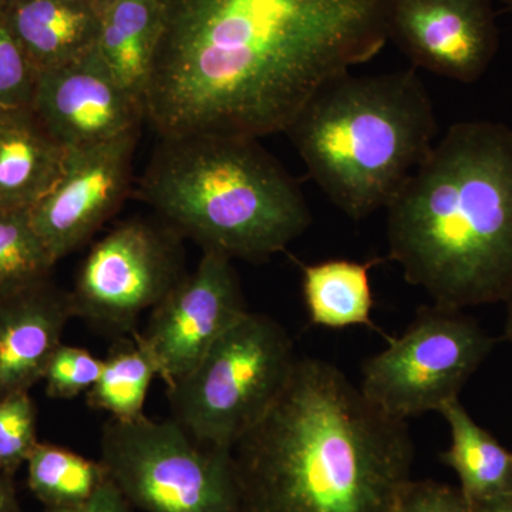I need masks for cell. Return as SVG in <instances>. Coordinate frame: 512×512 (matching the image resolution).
<instances>
[{
	"instance_id": "obj_1",
	"label": "cell",
	"mask_w": 512,
	"mask_h": 512,
	"mask_svg": "<svg viewBox=\"0 0 512 512\" xmlns=\"http://www.w3.org/2000/svg\"><path fill=\"white\" fill-rule=\"evenodd\" d=\"M144 93L160 138L286 133L325 84L377 56L392 0H161Z\"/></svg>"
},
{
	"instance_id": "obj_2",
	"label": "cell",
	"mask_w": 512,
	"mask_h": 512,
	"mask_svg": "<svg viewBox=\"0 0 512 512\" xmlns=\"http://www.w3.org/2000/svg\"><path fill=\"white\" fill-rule=\"evenodd\" d=\"M238 512H393L414 444L333 363L299 357L284 390L231 448Z\"/></svg>"
},
{
	"instance_id": "obj_3",
	"label": "cell",
	"mask_w": 512,
	"mask_h": 512,
	"mask_svg": "<svg viewBox=\"0 0 512 512\" xmlns=\"http://www.w3.org/2000/svg\"><path fill=\"white\" fill-rule=\"evenodd\" d=\"M386 211L389 259L433 303L464 309L507 301L512 128L453 124Z\"/></svg>"
},
{
	"instance_id": "obj_4",
	"label": "cell",
	"mask_w": 512,
	"mask_h": 512,
	"mask_svg": "<svg viewBox=\"0 0 512 512\" xmlns=\"http://www.w3.org/2000/svg\"><path fill=\"white\" fill-rule=\"evenodd\" d=\"M137 192L168 227L231 259L268 261L312 224L301 187L258 138H160Z\"/></svg>"
},
{
	"instance_id": "obj_5",
	"label": "cell",
	"mask_w": 512,
	"mask_h": 512,
	"mask_svg": "<svg viewBox=\"0 0 512 512\" xmlns=\"http://www.w3.org/2000/svg\"><path fill=\"white\" fill-rule=\"evenodd\" d=\"M286 133L329 200L363 220L389 207L433 150L439 126L426 86L409 69L336 77Z\"/></svg>"
},
{
	"instance_id": "obj_6",
	"label": "cell",
	"mask_w": 512,
	"mask_h": 512,
	"mask_svg": "<svg viewBox=\"0 0 512 512\" xmlns=\"http://www.w3.org/2000/svg\"><path fill=\"white\" fill-rule=\"evenodd\" d=\"M298 359L281 323L249 311L167 389L173 419L201 446L231 451L271 409Z\"/></svg>"
},
{
	"instance_id": "obj_7",
	"label": "cell",
	"mask_w": 512,
	"mask_h": 512,
	"mask_svg": "<svg viewBox=\"0 0 512 512\" xmlns=\"http://www.w3.org/2000/svg\"><path fill=\"white\" fill-rule=\"evenodd\" d=\"M100 463L130 505L146 512H238L231 451L201 446L174 419H110Z\"/></svg>"
},
{
	"instance_id": "obj_8",
	"label": "cell",
	"mask_w": 512,
	"mask_h": 512,
	"mask_svg": "<svg viewBox=\"0 0 512 512\" xmlns=\"http://www.w3.org/2000/svg\"><path fill=\"white\" fill-rule=\"evenodd\" d=\"M495 339L463 312L421 306L409 328L366 360L359 389L393 419L440 412L491 355Z\"/></svg>"
},
{
	"instance_id": "obj_9",
	"label": "cell",
	"mask_w": 512,
	"mask_h": 512,
	"mask_svg": "<svg viewBox=\"0 0 512 512\" xmlns=\"http://www.w3.org/2000/svg\"><path fill=\"white\" fill-rule=\"evenodd\" d=\"M181 235L167 224L121 222L84 259L70 292L74 318L113 333H134L185 276Z\"/></svg>"
},
{
	"instance_id": "obj_10",
	"label": "cell",
	"mask_w": 512,
	"mask_h": 512,
	"mask_svg": "<svg viewBox=\"0 0 512 512\" xmlns=\"http://www.w3.org/2000/svg\"><path fill=\"white\" fill-rule=\"evenodd\" d=\"M248 312L232 259L204 251L195 271L153 309L146 330L133 335L170 389Z\"/></svg>"
},
{
	"instance_id": "obj_11",
	"label": "cell",
	"mask_w": 512,
	"mask_h": 512,
	"mask_svg": "<svg viewBox=\"0 0 512 512\" xmlns=\"http://www.w3.org/2000/svg\"><path fill=\"white\" fill-rule=\"evenodd\" d=\"M138 130L67 150L62 174L30 210L33 227L53 261L82 247L127 197Z\"/></svg>"
},
{
	"instance_id": "obj_12",
	"label": "cell",
	"mask_w": 512,
	"mask_h": 512,
	"mask_svg": "<svg viewBox=\"0 0 512 512\" xmlns=\"http://www.w3.org/2000/svg\"><path fill=\"white\" fill-rule=\"evenodd\" d=\"M387 33L414 66L466 84L500 46L491 0H392Z\"/></svg>"
},
{
	"instance_id": "obj_13",
	"label": "cell",
	"mask_w": 512,
	"mask_h": 512,
	"mask_svg": "<svg viewBox=\"0 0 512 512\" xmlns=\"http://www.w3.org/2000/svg\"><path fill=\"white\" fill-rule=\"evenodd\" d=\"M33 110L66 150L140 130L143 103L117 83L96 47L72 63L37 73Z\"/></svg>"
},
{
	"instance_id": "obj_14",
	"label": "cell",
	"mask_w": 512,
	"mask_h": 512,
	"mask_svg": "<svg viewBox=\"0 0 512 512\" xmlns=\"http://www.w3.org/2000/svg\"><path fill=\"white\" fill-rule=\"evenodd\" d=\"M74 318L70 293L50 282L0 295V397L30 392Z\"/></svg>"
},
{
	"instance_id": "obj_15",
	"label": "cell",
	"mask_w": 512,
	"mask_h": 512,
	"mask_svg": "<svg viewBox=\"0 0 512 512\" xmlns=\"http://www.w3.org/2000/svg\"><path fill=\"white\" fill-rule=\"evenodd\" d=\"M66 154L32 106L0 109V210H32L62 174Z\"/></svg>"
},
{
	"instance_id": "obj_16",
	"label": "cell",
	"mask_w": 512,
	"mask_h": 512,
	"mask_svg": "<svg viewBox=\"0 0 512 512\" xmlns=\"http://www.w3.org/2000/svg\"><path fill=\"white\" fill-rule=\"evenodd\" d=\"M0 10L37 73L72 63L97 45L103 10L92 0H20Z\"/></svg>"
},
{
	"instance_id": "obj_17",
	"label": "cell",
	"mask_w": 512,
	"mask_h": 512,
	"mask_svg": "<svg viewBox=\"0 0 512 512\" xmlns=\"http://www.w3.org/2000/svg\"><path fill=\"white\" fill-rule=\"evenodd\" d=\"M161 0H114L101 12L96 49L117 83L143 103L161 35Z\"/></svg>"
},
{
	"instance_id": "obj_18",
	"label": "cell",
	"mask_w": 512,
	"mask_h": 512,
	"mask_svg": "<svg viewBox=\"0 0 512 512\" xmlns=\"http://www.w3.org/2000/svg\"><path fill=\"white\" fill-rule=\"evenodd\" d=\"M450 427L451 443L440 454L460 481L468 505L512 491V453L490 431L478 426L460 400H451L439 412Z\"/></svg>"
},
{
	"instance_id": "obj_19",
	"label": "cell",
	"mask_w": 512,
	"mask_h": 512,
	"mask_svg": "<svg viewBox=\"0 0 512 512\" xmlns=\"http://www.w3.org/2000/svg\"><path fill=\"white\" fill-rule=\"evenodd\" d=\"M375 261L328 259L302 265V293L312 325L343 329L370 326L373 293L369 271Z\"/></svg>"
},
{
	"instance_id": "obj_20",
	"label": "cell",
	"mask_w": 512,
	"mask_h": 512,
	"mask_svg": "<svg viewBox=\"0 0 512 512\" xmlns=\"http://www.w3.org/2000/svg\"><path fill=\"white\" fill-rule=\"evenodd\" d=\"M26 470L29 490L45 508L76 507L110 480L100 460L52 443L37 444Z\"/></svg>"
},
{
	"instance_id": "obj_21",
	"label": "cell",
	"mask_w": 512,
	"mask_h": 512,
	"mask_svg": "<svg viewBox=\"0 0 512 512\" xmlns=\"http://www.w3.org/2000/svg\"><path fill=\"white\" fill-rule=\"evenodd\" d=\"M154 377L156 366L136 336L121 339L104 359L103 372L86 393V402L113 420L141 419L146 416L144 406Z\"/></svg>"
},
{
	"instance_id": "obj_22",
	"label": "cell",
	"mask_w": 512,
	"mask_h": 512,
	"mask_svg": "<svg viewBox=\"0 0 512 512\" xmlns=\"http://www.w3.org/2000/svg\"><path fill=\"white\" fill-rule=\"evenodd\" d=\"M55 265L30 210H0V295L47 281Z\"/></svg>"
},
{
	"instance_id": "obj_23",
	"label": "cell",
	"mask_w": 512,
	"mask_h": 512,
	"mask_svg": "<svg viewBox=\"0 0 512 512\" xmlns=\"http://www.w3.org/2000/svg\"><path fill=\"white\" fill-rule=\"evenodd\" d=\"M39 443L37 409L30 392L0 397V473L15 477Z\"/></svg>"
},
{
	"instance_id": "obj_24",
	"label": "cell",
	"mask_w": 512,
	"mask_h": 512,
	"mask_svg": "<svg viewBox=\"0 0 512 512\" xmlns=\"http://www.w3.org/2000/svg\"><path fill=\"white\" fill-rule=\"evenodd\" d=\"M104 360L87 349L59 346L50 357L43 375L47 396L57 400H72L86 394L103 372Z\"/></svg>"
},
{
	"instance_id": "obj_25",
	"label": "cell",
	"mask_w": 512,
	"mask_h": 512,
	"mask_svg": "<svg viewBox=\"0 0 512 512\" xmlns=\"http://www.w3.org/2000/svg\"><path fill=\"white\" fill-rule=\"evenodd\" d=\"M36 80L37 70L0 10V109L32 106Z\"/></svg>"
},
{
	"instance_id": "obj_26",
	"label": "cell",
	"mask_w": 512,
	"mask_h": 512,
	"mask_svg": "<svg viewBox=\"0 0 512 512\" xmlns=\"http://www.w3.org/2000/svg\"><path fill=\"white\" fill-rule=\"evenodd\" d=\"M393 512H470V505L458 487L413 480Z\"/></svg>"
},
{
	"instance_id": "obj_27",
	"label": "cell",
	"mask_w": 512,
	"mask_h": 512,
	"mask_svg": "<svg viewBox=\"0 0 512 512\" xmlns=\"http://www.w3.org/2000/svg\"><path fill=\"white\" fill-rule=\"evenodd\" d=\"M43 512H133L119 488L107 481L97 493L84 503L69 508H45Z\"/></svg>"
},
{
	"instance_id": "obj_28",
	"label": "cell",
	"mask_w": 512,
	"mask_h": 512,
	"mask_svg": "<svg viewBox=\"0 0 512 512\" xmlns=\"http://www.w3.org/2000/svg\"><path fill=\"white\" fill-rule=\"evenodd\" d=\"M0 512H22L13 477L0 473Z\"/></svg>"
},
{
	"instance_id": "obj_29",
	"label": "cell",
	"mask_w": 512,
	"mask_h": 512,
	"mask_svg": "<svg viewBox=\"0 0 512 512\" xmlns=\"http://www.w3.org/2000/svg\"><path fill=\"white\" fill-rule=\"evenodd\" d=\"M470 512H512V491L470 505Z\"/></svg>"
},
{
	"instance_id": "obj_30",
	"label": "cell",
	"mask_w": 512,
	"mask_h": 512,
	"mask_svg": "<svg viewBox=\"0 0 512 512\" xmlns=\"http://www.w3.org/2000/svg\"><path fill=\"white\" fill-rule=\"evenodd\" d=\"M507 306V316H505L504 336L512 345V293L504 302Z\"/></svg>"
},
{
	"instance_id": "obj_31",
	"label": "cell",
	"mask_w": 512,
	"mask_h": 512,
	"mask_svg": "<svg viewBox=\"0 0 512 512\" xmlns=\"http://www.w3.org/2000/svg\"><path fill=\"white\" fill-rule=\"evenodd\" d=\"M92 2L96 3V5L99 6L101 10H103L106 8V6H109L110 3H113L114 0H92Z\"/></svg>"
},
{
	"instance_id": "obj_32",
	"label": "cell",
	"mask_w": 512,
	"mask_h": 512,
	"mask_svg": "<svg viewBox=\"0 0 512 512\" xmlns=\"http://www.w3.org/2000/svg\"><path fill=\"white\" fill-rule=\"evenodd\" d=\"M20 2V0H0V9L8 8V6L15 5V3Z\"/></svg>"
},
{
	"instance_id": "obj_33",
	"label": "cell",
	"mask_w": 512,
	"mask_h": 512,
	"mask_svg": "<svg viewBox=\"0 0 512 512\" xmlns=\"http://www.w3.org/2000/svg\"><path fill=\"white\" fill-rule=\"evenodd\" d=\"M501 2H503L504 5L507 6V8L512 12V0H501Z\"/></svg>"
}]
</instances>
